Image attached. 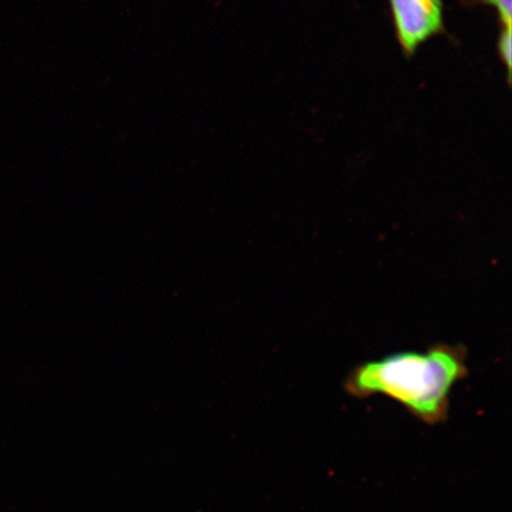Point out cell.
Masks as SVG:
<instances>
[{
	"label": "cell",
	"instance_id": "3957f363",
	"mask_svg": "<svg viewBox=\"0 0 512 512\" xmlns=\"http://www.w3.org/2000/svg\"><path fill=\"white\" fill-rule=\"evenodd\" d=\"M479 2L490 5L497 11L502 29H511L512 0H479Z\"/></svg>",
	"mask_w": 512,
	"mask_h": 512
},
{
	"label": "cell",
	"instance_id": "7a4b0ae2",
	"mask_svg": "<svg viewBox=\"0 0 512 512\" xmlns=\"http://www.w3.org/2000/svg\"><path fill=\"white\" fill-rule=\"evenodd\" d=\"M396 36L405 54L411 56L430 38L444 31L441 0H389Z\"/></svg>",
	"mask_w": 512,
	"mask_h": 512
},
{
	"label": "cell",
	"instance_id": "277c9868",
	"mask_svg": "<svg viewBox=\"0 0 512 512\" xmlns=\"http://www.w3.org/2000/svg\"><path fill=\"white\" fill-rule=\"evenodd\" d=\"M499 56L502 57L505 68L508 70V78L511 75L512 36L511 29H503L498 40Z\"/></svg>",
	"mask_w": 512,
	"mask_h": 512
},
{
	"label": "cell",
	"instance_id": "6da1fadb",
	"mask_svg": "<svg viewBox=\"0 0 512 512\" xmlns=\"http://www.w3.org/2000/svg\"><path fill=\"white\" fill-rule=\"evenodd\" d=\"M463 344L438 343L425 352L401 351L358 364L344 389L356 399L388 396L416 419L434 425L447 418L451 393L469 375Z\"/></svg>",
	"mask_w": 512,
	"mask_h": 512
}]
</instances>
